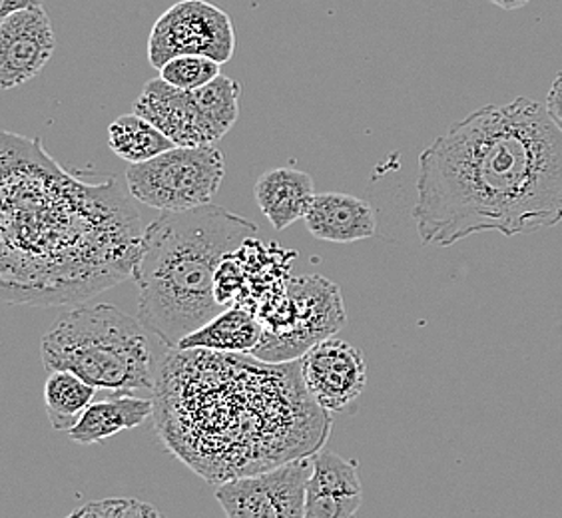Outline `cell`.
Masks as SVG:
<instances>
[{
  "label": "cell",
  "instance_id": "1",
  "mask_svg": "<svg viewBox=\"0 0 562 518\" xmlns=\"http://www.w3.org/2000/svg\"><path fill=\"white\" fill-rule=\"evenodd\" d=\"M166 449L207 483L256 475L322 451L329 413L305 387L302 359L172 349L154 385Z\"/></svg>",
  "mask_w": 562,
  "mask_h": 518
},
{
  "label": "cell",
  "instance_id": "2",
  "mask_svg": "<svg viewBox=\"0 0 562 518\" xmlns=\"http://www.w3.org/2000/svg\"><path fill=\"white\" fill-rule=\"evenodd\" d=\"M425 246L507 238L562 222V132L527 97L459 120L419 158L413 207Z\"/></svg>",
  "mask_w": 562,
  "mask_h": 518
},
{
  "label": "cell",
  "instance_id": "3",
  "mask_svg": "<svg viewBox=\"0 0 562 518\" xmlns=\"http://www.w3.org/2000/svg\"><path fill=\"white\" fill-rule=\"evenodd\" d=\"M142 236L138 214L104 188L4 192L2 300L41 307L87 302L134 278Z\"/></svg>",
  "mask_w": 562,
  "mask_h": 518
},
{
  "label": "cell",
  "instance_id": "4",
  "mask_svg": "<svg viewBox=\"0 0 562 518\" xmlns=\"http://www.w3.org/2000/svg\"><path fill=\"white\" fill-rule=\"evenodd\" d=\"M256 234V224L212 204L156 217L144 229L134 270L146 331L176 349L222 314L214 293L217 268Z\"/></svg>",
  "mask_w": 562,
  "mask_h": 518
},
{
  "label": "cell",
  "instance_id": "5",
  "mask_svg": "<svg viewBox=\"0 0 562 518\" xmlns=\"http://www.w3.org/2000/svg\"><path fill=\"white\" fill-rule=\"evenodd\" d=\"M148 331L140 319L109 303L85 305L63 315L43 337L46 371H70L112 395L154 391Z\"/></svg>",
  "mask_w": 562,
  "mask_h": 518
},
{
  "label": "cell",
  "instance_id": "6",
  "mask_svg": "<svg viewBox=\"0 0 562 518\" xmlns=\"http://www.w3.org/2000/svg\"><path fill=\"white\" fill-rule=\"evenodd\" d=\"M256 317L263 325V339L251 356L273 363L302 359L312 347L337 334L347 319L339 288L319 275L290 281L285 293Z\"/></svg>",
  "mask_w": 562,
  "mask_h": 518
},
{
  "label": "cell",
  "instance_id": "7",
  "mask_svg": "<svg viewBox=\"0 0 562 518\" xmlns=\"http://www.w3.org/2000/svg\"><path fill=\"white\" fill-rule=\"evenodd\" d=\"M224 154L210 146H176L148 162L132 164L126 182L132 198L162 212L207 205L224 182Z\"/></svg>",
  "mask_w": 562,
  "mask_h": 518
},
{
  "label": "cell",
  "instance_id": "8",
  "mask_svg": "<svg viewBox=\"0 0 562 518\" xmlns=\"http://www.w3.org/2000/svg\"><path fill=\"white\" fill-rule=\"evenodd\" d=\"M236 53V31L227 12L206 0H180L151 26L148 60L162 68L176 56H207L226 65Z\"/></svg>",
  "mask_w": 562,
  "mask_h": 518
},
{
  "label": "cell",
  "instance_id": "9",
  "mask_svg": "<svg viewBox=\"0 0 562 518\" xmlns=\"http://www.w3.org/2000/svg\"><path fill=\"white\" fill-rule=\"evenodd\" d=\"M314 457H302L256 475L217 485L216 500L226 518H305L307 481Z\"/></svg>",
  "mask_w": 562,
  "mask_h": 518
},
{
  "label": "cell",
  "instance_id": "10",
  "mask_svg": "<svg viewBox=\"0 0 562 518\" xmlns=\"http://www.w3.org/2000/svg\"><path fill=\"white\" fill-rule=\"evenodd\" d=\"M305 387L327 413L349 407L368 383V365L361 351L344 339L329 337L302 357Z\"/></svg>",
  "mask_w": 562,
  "mask_h": 518
},
{
  "label": "cell",
  "instance_id": "11",
  "mask_svg": "<svg viewBox=\"0 0 562 518\" xmlns=\"http://www.w3.org/2000/svg\"><path fill=\"white\" fill-rule=\"evenodd\" d=\"M55 31L44 7L14 12L0 22V87H22L55 55Z\"/></svg>",
  "mask_w": 562,
  "mask_h": 518
},
{
  "label": "cell",
  "instance_id": "12",
  "mask_svg": "<svg viewBox=\"0 0 562 518\" xmlns=\"http://www.w3.org/2000/svg\"><path fill=\"white\" fill-rule=\"evenodd\" d=\"M134 114L148 120L176 146L195 148L214 144L192 92L172 87L162 78H154L142 88L134 102Z\"/></svg>",
  "mask_w": 562,
  "mask_h": 518
},
{
  "label": "cell",
  "instance_id": "13",
  "mask_svg": "<svg viewBox=\"0 0 562 518\" xmlns=\"http://www.w3.org/2000/svg\"><path fill=\"white\" fill-rule=\"evenodd\" d=\"M363 503V485L356 461L334 451L314 454L307 481L305 518H353Z\"/></svg>",
  "mask_w": 562,
  "mask_h": 518
},
{
  "label": "cell",
  "instance_id": "14",
  "mask_svg": "<svg viewBox=\"0 0 562 518\" xmlns=\"http://www.w3.org/2000/svg\"><path fill=\"white\" fill-rule=\"evenodd\" d=\"M303 222L315 239L331 244H353L373 238L378 232L373 205L344 192L315 195L314 204Z\"/></svg>",
  "mask_w": 562,
  "mask_h": 518
},
{
  "label": "cell",
  "instance_id": "15",
  "mask_svg": "<svg viewBox=\"0 0 562 518\" xmlns=\"http://www.w3.org/2000/svg\"><path fill=\"white\" fill-rule=\"evenodd\" d=\"M254 195L271 227L283 232L305 217L317 194L310 173L295 168H276L261 173L254 185Z\"/></svg>",
  "mask_w": 562,
  "mask_h": 518
},
{
  "label": "cell",
  "instance_id": "16",
  "mask_svg": "<svg viewBox=\"0 0 562 518\" xmlns=\"http://www.w3.org/2000/svg\"><path fill=\"white\" fill-rule=\"evenodd\" d=\"M148 417H154V399L112 395L110 399L92 403L68 437L78 444L102 443L119 432L140 427Z\"/></svg>",
  "mask_w": 562,
  "mask_h": 518
},
{
  "label": "cell",
  "instance_id": "17",
  "mask_svg": "<svg viewBox=\"0 0 562 518\" xmlns=\"http://www.w3.org/2000/svg\"><path fill=\"white\" fill-rule=\"evenodd\" d=\"M263 339V325L246 307H227L212 322L188 335L176 349H207L217 353H254Z\"/></svg>",
  "mask_w": 562,
  "mask_h": 518
},
{
  "label": "cell",
  "instance_id": "18",
  "mask_svg": "<svg viewBox=\"0 0 562 518\" xmlns=\"http://www.w3.org/2000/svg\"><path fill=\"white\" fill-rule=\"evenodd\" d=\"M97 387L70 371H50L44 383V405L55 431H70L94 403Z\"/></svg>",
  "mask_w": 562,
  "mask_h": 518
},
{
  "label": "cell",
  "instance_id": "19",
  "mask_svg": "<svg viewBox=\"0 0 562 518\" xmlns=\"http://www.w3.org/2000/svg\"><path fill=\"white\" fill-rule=\"evenodd\" d=\"M109 146L110 150L131 166L148 162L164 151L176 148V144L166 134L134 112L124 114L110 124Z\"/></svg>",
  "mask_w": 562,
  "mask_h": 518
},
{
  "label": "cell",
  "instance_id": "20",
  "mask_svg": "<svg viewBox=\"0 0 562 518\" xmlns=\"http://www.w3.org/2000/svg\"><path fill=\"white\" fill-rule=\"evenodd\" d=\"M190 92L194 97L212 140L216 144L238 122L241 87L227 76H217L216 80H212L206 87L195 88Z\"/></svg>",
  "mask_w": 562,
  "mask_h": 518
},
{
  "label": "cell",
  "instance_id": "21",
  "mask_svg": "<svg viewBox=\"0 0 562 518\" xmlns=\"http://www.w3.org/2000/svg\"><path fill=\"white\" fill-rule=\"evenodd\" d=\"M222 65L207 56H176L160 68V78L180 90H195L216 80Z\"/></svg>",
  "mask_w": 562,
  "mask_h": 518
},
{
  "label": "cell",
  "instance_id": "22",
  "mask_svg": "<svg viewBox=\"0 0 562 518\" xmlns=\"http://www.w3.org/2000/svg\"><path fill=\"white\" fill-rule=\"evenodd\" d=\"M66 518H164L156 508L138 498H104L76 508Z\"/></svg>",
  "mask_w": 562,
  "mask_h": 518
},
{
  "label": "cell",
  "instance_id": "23",
  "mask_svg": "<svg viewBox=\"0 0 562 518\" xmlns=\"http://www.w3.org/2000/svg\"><path fill=\"white\" fill-rule=\"evenodd\" d=\"M241 290H244V270H241V263L234 251L217 268L214 293H216L217 303L227 309V307L238 305Z\"/></svg>",
  "mask_w": 562,
  "mask_h": 518
},
{
  "label": "cell",
  "instance_id": "24",
  "mask_svg": "<svg viewBox=\"0 0 562 518\" xmlns=\"http://www.w3.org/2000/svg\"><path fill=\"white\" fill-rule=\"evenodd\" d=\"M547 112L551 116L552 122L561 128L562 132V70L554 76L551 90L547 94Z\"/></svg>",
  "mask_w": 562,
  "mask_h": 518
},
{
  "label": "cell",
  "instance_id": "25",
  "mask_svg": "<svg viewBox=\"0 0 562 518\" xmlns=\"http://www.w3.org/2000/svg\"><path fill=\"white\" fill-rule=\"evenodd\" d=\"M43 7V0H0V21L14 12L31 11Z\"/></svg>",
  "mask_w": 562,
  "mask_h": 518
},
{
  "label": "cell",
  "instance_id": "26",
  "mask_svg": "<svg viewBox=\"0 0 562 518\" xmlns=\"http://www.w3.org/2000/svg\"><path fill=\"white\" fill-rule=\"evenodd\" d=\"M493 4H497L498 9H505V11H517L520 7H525L529 0H491Z\"/></svg>",
  "mask_w": 562,
  "mask_h": 518
}]
</instances>
